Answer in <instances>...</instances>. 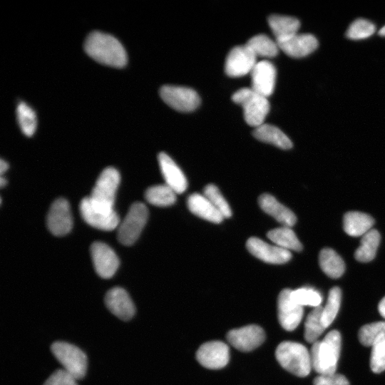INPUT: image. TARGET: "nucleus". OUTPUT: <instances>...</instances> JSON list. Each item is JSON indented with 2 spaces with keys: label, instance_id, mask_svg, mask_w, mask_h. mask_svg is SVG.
Masks as SVG:
<instances>
[{
  "label": "nucleus",
  "instance_id": "f257e3e1",
  "mask_svg": "<svg viewBox=\"0 0 385 385\" xmlns=\"http://www.w3.org/2000/svg\"><path fill=\"white\" fill-rule=\"evenodd\" d=\"M84 49L95 61L107 66L123 67L127 54L120 42L111 34L93 31L86 38Z\"/></svg>",
  "mask_w": 385,
  "mask_h": 385
},
{
  "label": "nucleus",
  "instance_id": "f03ea898",
  "mask_svg": "<svg viewBox=\"0 0 385 385\" xmlns=\"http://www.w3.org/2000/svg\"><path fill=\"white\" fill-rule=\"evenodd\" d=\"M341 350V335L337 330L329 332L311 349L312 368L319 374L335 373Z\"/></svg>",
  "mask_w": 385,
  "mask_h": 385
},
{
  "label": "nucleus",
  "instance_id": "7ed1b4c3",
  "mask_svg": "<svg viewBox=\"0 0 385 385\" xmlns=\"http://www.w3.org/2000/svg\"><path fill=\"white\" fill-rule=\"evenodd\" d=\"M275 356L284 369L299 377L307 376L312 368L310 353L298 342H282L275 350Z\"/></svg>",
  "mask_w": 385,
  "mask_h": 385
},
{
  "label": "nucleus",
  "instance_id": "20e7f679",
  "mask_svg": "<svg viewBox=\"0 0 385 385\" xmlns=\"http://www.w3.org/2000/svg\"><path fill=\"white\" fill-rule=\"evenodd\" d=\"M232 99L242 107L244 118L248 125L257 128L264 123L270 111L267 97L251 88H242L232 95Z\"/></svg>",
  "mask_w": 385,
  "mask_h": 385
},
{
  "label": "nucleus",
  "instance_id": "39448f33",
  "mask_svg": "<svg viewBox=\"0 0 385 385\" xmlns=\"http://www.w3.org/2000/svg\"><path fill=\"white\" fill-rule=\"evenodd\" d=\"M120 180V174L115 168L108 167L104 169L88 197L92 204L106 212L114 211L115 196Z\"/></svg>",
  "mask_w": 385,
  "mask_h": 385
},
{
  "label": "nucleus",
  "instance_id": "423d86ee",
  "mask_svg": "<svg viewBox=\"0 0 385 385\" xmlns=\"http://www.w3.org/2000/svg\"><path fill=\"white\" fill-rule=\"evenodd\" d=\"M51 350L56 359L63 365V369L75 379H82L87 370V357L78 347L64 342H56Z\"/></svg>",
  "mask_w": 385,
  "mask_h": 385
},
{
  "label": "nucleus",
  "instance_id": "0eeeda50",
  "mask_svg": "<svg viewBox=\"0 0 385 385\" xmlns=\"http://www.w3.org/2000/svg\"><path fill=\"white\" fill-rule=\"evenodd\" d=\"M148 217V210L145 204L133 203L123 220L119 223L118 240L124 245H133L139 237Z\"/></svg>",
  "mask_w": 385,
  "mask_h": 385
},
{
  "label": "nucleus",
  "instance_id": "6e6552de",
  "mask_svg": "<svg viewBox=\"0 0 385 385\" xmlns=\"http://www.w3.org/2000/svg\"><path fill=\"white\" fill-rule=\"evenodd\" d=\"M160 96L165 103L179 111H192L200 103L197 92L188 87L165 85L160 88Z\"/></svg>",
  "mask_w": 385,
  "mask_h": 385
},
{
  "label": "nucleus",
  "instance_id": "1a4fd4ad",
  "mask_svg": "<svg viewBox=\"0 0 385 385\" xmlns=\"http://www.w3.org/2000/svg\"><path fill=\"white\" fill-rule=\"evenodd\" d=\"M257 56L245 44L232 48L227 56L225 71L227 75L239 77L250 73L257 63Z\"/></svg>",
  "mask_w": 385,
  "mask_h": 385
},
{
  "label": "nucleus",
  "instance_id": "9d476101",
  "mask_svg": "<svg viewBox=\"0 0 385 385\" xmlns=\"http://www.w3.org/2000/svg\"><path fill=\"white\" fill-rule=\"evenodd\" d=\"M79 209L85 222L96 229L110 231L119 225V217L115 210L106 212L97 208L88 197L82 199Z\"/></svg>",
  "mask_w": 385,
  "mask_h": 385
},
{
  "label": "nucleus",
  "instance_id": "9b49d317",
  "mask_svg": "<svg viewBox=\"0 0 385 385\" xmlns=\"http://www.w3.org/2000/svg\"><path fill=\"white\" fill-rule=\"evenodd\" d=\"M292 289H284L277 299L278 319L280 325L287 331L295 329L303 317V307L292 298Z\"/></svg>",
  "mask_w": 385,
  "mask_h": 385
},
{
  "label": "nucleus",
  "instance_id": "f8f14e48",
  "mask_svg": "<svg viewBox=\"0 0 385 385\" xmlns=\"http://www.w3.org/2000/svg\"><path fill=\"white\" fill-rule=\"evenodd\" d=\"M265 333L258 325L251 324L230 330L227 334L230 344L241 351H250L260 346Z\"/></svg>",
  "mask_w": 385,
  "mask_h": 385
},
{
  "label": "nucleus",
  "instance_id": "ddd939ff",
  "mask_svg": "<svg viewBox=\"0 0 385 385\" xmlns=\"http://www.w3.org/2000/svg\"><path fill=\"white\" fill-rule=\"evenodd\" d=\"M198 362L205 368L218 369L225 366L230 359L228 346L220 341H212L202 344L196 352Z\"/></svg>",
  "mask_w": 385,
  "mask_h": 385
},
{
  "label": "nucleus",
  "instance_id": "4468645a",
  "mask_svg": "<svg viewBox=\"0 0 385 385\" xmlns=\"http://www.w3.org/2000/svg\"><path fill=\"white\" fill-rule=\"evenodd\" d=\"M91 255L96 273L108 279L114 275L119 266L115 252L106 244L95 242L91 246Z\"/></svg>",
  "mask_w": 385,
  "mask_h": 385
},
{
  "label": "nucleus",
  "instance_id": "2eb2a0df",
  "mask_svg": "<svg viewBox=\"0 0 385 385\" xmlns=\"http://www.w3.org/2000/svg\"><path fill=\"white\" fill-rule=\"evenodd\" d=\"M47 226L56 236L68 234L73 227V220L68 202L63 198L56 200L47 215Z\"/></svg>",
  "mask_w": 385,
  "mask_h": 385
},
{
  "label": "nucleus",
  "instance_id": "dca6fc26",
  "mask_svg": "<svg viewBox=\"0 0 385 385\" xmlns=\"http://www.w3.org/2000/svg\"><path fill=\"white\" fill-rule=\"evenodd\" d=\"M246 247L252 255L267 263L284 264L292 258L289 250L270 245L256 237H250L246 242Z\"/></svg>",
  "mask_w": 385,
  "mask_h": 385
},
{
  "label": "nucleus",
  "instance_id": "f3484780",
  "mask_svg": "<svg viewBox=\"0 0 385 385\" xmlns=\"http://www.w3.org/2000/svg\"><path fill=\"white\" fill-rule=\"evenodd\" d=\"M250 73L251 88L267 98L273 93L276 69L271 62L266 60L257 62Z\"/></svg>",
  "mask_w": 385,
  "mask_h": 385
},
{
  "label": "nucleus",
  "instance_id": "a211bd4d",
  "mask_svg": "<svg viewBox=\"0 0 385 385\" xmlns=\"http://www.w3.org/2000/svg\"><path fill=\"white\" fill-rule=\"evenodd\" d=\"M277 43L279 48L293 58L304 57L318 46L317 39L310 34H296Z\"/></svg>",
  "mask_w": 385,
  "mask_h": 385
},
{
  "label": "nucleus",
  "instance_id": "6ab92c4d",
  "mask_svg": "<svg viewBox=\"0 0 385 385\" xmlns=\"http://www.w3.org/2000/svg\"><path fill=\"white\" fill-rule=\"evenodd\" d=\"M105 304L114 315L122 320L130 319L135 312L134 304L129 294L120 287L112 288L106 293Z\"/></svg>",
  "mask_w": 385,
  "mask_h": 385
},
{
  "label": "nucleus",
  "instance_id": "aec40b11",
  "mask_svg": "<svg viewBox=\"0 0 385 385\" xmlns=\"http://www.w3.org/2000/svg\"><path fill=\"white\" fill-rule=\"evenodd\" d=\"M158 158L165 184L176 193L185 192L188 187V181L178 165L165 153H160Z\"/></svg>",
  "mask_w": 385,
  "mask_h": 385
},
{
  "label": "nucleus",
  "instance_id": "412c9836",
  "mask_svg": "<svg viewBox=\"0 0 385 385\" xmlns=\"http://www.w3.org/2000/svg\"><path fill=\"white\" fill-rule=\"evenodd\" d=\"M258 202L261 209L274 217L277 222L286 227H292L297 217L294 212L279 202L276 198L270 194L265 193L259 197Z\"/></svg>",
  "mask_w": 385,
  "mask_h": 385
},
{
  "label": "nucleus",
  "instance_id": "4be33fe9",
  "mask_svg": "<svg viewBox=\"0 0 385 385\" xmlns=\"http://www.w3.org/2000/svg\"><path fill=\"white\" fill-rule=\"evenodd\" d=\"M187 205L192 214L209 222L220 223L224 219L222 214L204 195L191 194L188 197Z\"/></svg>",
  "mask_w": 385,
  "mask_h": 385
},
{
  "label": "nucleus",
  "instance_id": "5701e85b",
  "mask_svg": "<svg viewBox=\"0 0 385 385\" xmlns=\"http://www.w3.org/2000/svg\"><path fill=\"white\" fill-rule=\"evenodd\" d=\"M374 223L371 216L361 212H348L344 216V230L352 237L363 236L371 230Z\"/></svg>",
  "mask_w": 385,
  "mask_h": 385
},
{
  "label": "nucleus",
  "instance_id": "b1692460",
  "mask_svg": "<svg viewBox=\"0 0 385 385\" xmlns=\"http://www.w3.org/2000/svg\"><path fill=\"white\" fill-rule=\"evenodd\" d=\"M268 23L276 38V41L289 38L296 34L300 26L299 21L293 16L272 14Z\"/></svg>",
  "mask_w": 385,
  "mask_h": 385
},
{
  "label": "nucleus",
  "instance_id": "393cba45",
  "mask_svg": "<svg viewBox=\"0 0 385 385\" xmlns=\"http://www.w3.org/2000/svg\"><path fill=\"white\" fill-rule=\"evenodd\" d=\"M252 134L257 140L282 149H289L292 147V143L287 135L273 125L263 123L255 128Z\"/></svg>",
  "mask_w": 385,
  "mask_h": 385
},
{
  "label": "nucleus",
  "instance_id": "a878e982",
  "mask_svg": "<svg viewBox=\"0 0 385 385\" xmlns=\"http://www.w3.org/2000/svg\"><path fill=\"white\" fill-rule=\"evenodd\" d=\"M319 263L322 271L331 278L340 277L345 270L343 260L331 248H324L320 251Z\"/></svg>",
  "mask_w": 385,
  "mask_h": 385
},
{
  "label": "nucleus",
  "instance_id": "bb28decb",
  "mask_svg": "<svg viewBox=\"0 0 385 385\" xmlns=\"http://www.w3.org/2000/svg\"><path fill=\"white\" fill-rule=\"evenodd\" d=\"M380 234L374 229L370 230L361 239V245L354 252L355 259L361 262L371 261L376 256L380 243Z\"/></svg>",
  "mask_w": 385,
  "mask_h": 385
},
{
  "label": "nucleus",
  "instance_id": "cd10ccee",
  "mask_svg": "<svg viewBox=\"0 0 385 385\" xmlns=\"http://www.w3.org/2000/svg\"><path fill=\"white\" fill-rule=\"evenodd\" d=\"M267 236L277 246L283 249L297 252L302 250V245L289 227L273 229L267 232Z\"/></svg>",
  "mask_w": 385,
  "mask_h": 385
},
{
  "label": "nucleus",
  "instance_id": "c85d7f7f",
  "mask_svg": "<svg viewBox=\"0 0 385 385\" xmlns=\"http://www.w3.org/2000/svg\"><path fill=\"white\" fill-rule=\"evenodd\" d=\"M176 192L166 184L148 188L145 192L146 200L151 205L167 207L176 201Z\"/></svg>",
  "mask_w": 385,
  "mask_h": 385
},
{
  "label": "nucleus",
  "instance_id": "c756f323",
  "mask_svg": "<svg viewBox=\"0 0 385 385\" xmlns=\"http://www.w3.org/2000/svg\"><path fill=\"white\" fill-rule=\"evenodd\" d=\"M323 307H315L307 317L304 323V338L309 343H314L326 329L323 325L322 317Z\"/></svg>",
  "mask_w": 385,
  "mask_h": 385
},
{
  "label": "nucleus",
  "instance_id": "7c9ffc66",
  "mask_svg": "<svg viewBox=\"0 0 385 385\" xmlns=\"http://www.w3.org/2000/svg\"><path fill=\"white\" fill-rule=\"evenodd\" d=\"M246 45L253 51L256 56L274 57L278 53L279 46L265 34H258L252 37Z\"/></svg>",
  "mask_w": 385,
  "mask_h": 385
},
{
  "label": "nucleus",
  "instance_id": "2f4dec72",
  "mask_svg": "<svg viewBox=\"0 0 385 385\" xmlns=\"http://www.w3.org/2000/svg\"><path fill=\"white\" fill-rule=\"evenodd\" d=\"M16 115L21 131L26 136H31L36 128V116L34 111L26 103L21 102L16 108Z\"/></svg>",
  "mask_w": 385,
  "mask_h": 385
},
{
  "label": "nucleus",
  "instance_id": "473e14b6",
  "mask_svg": "<svg viewBox=\"0 0 385 385\" xmlns=\"http://www.w3.org/2000/svg\"><path fill=\"white\" fill-rule=\"evenodd\" d=\"M342 292L338 287L329 290L327 302L322 311V323L325 328L328 327L335 319L341 304Z\"/></svg>",
  "mask_w": 385,
  "mask_h": 385
},
{
  "label": "nucleus",
  "instance_id": "72a5a7b5",
  "mask_svg": "<svg viewBox=\"0 0 385 385\" xmlns=\"http://www.w3.org/2000/svg\"><path fill=\"white\" fill-rule=\"evenodd\" d=\"M385 335V322L365 324L359 331V340L366 346H371L377 339Z\"/></svg>",
  "mask_w": 385,
  "mask_h": 385
},
{
  "label": "nucleus",
  "instance_id": "f704fd0d",
  "mask_svg": "<svg viewBox=\"0 0 385 385\" xmlns=\"http://www.w3.org/2000/svg\"><path fill=\"white\" fill-rule=\"evenodd\" d=\"M203 192L204 195L222 214L224 218L232 216L231 208L217 186L213 184H208L205 187Z\"/></svg>",
  "mask_w": 385,
  "mask_h": 385
},
{
  "label": "nucleus",
  "instance_id": "c9c22d12",
  "mask_svg": "<svg viewBox=\"0 0 385 385\" xmlns=\"http://www.w3.org/2000/svg\"><path fill=\"white\" fill-rule=\"evenodd\" d=\"M292 298L300 306L319 307L322 301L321 294L309 287H302L292 290Z\"/></svg>",
  "mask_w": 385,
  "mask_h": 385
},
{
  "label": "nucleus",
  "instance_id": "e433bc0d",
  "mask_svg": "<svg viewBox=\"0 0 385 385\" xmlns=\"http://www.w3.org/2000/svg\"><path fill=\"white\" fill-rule=\"evenodd\" d=\"M376 31V27L371 21L359 19L352 22L349 26L347 31L346 36L352 40H360L369 38Z\"/></svg>",
  "mask_w": 385,
  "mask_h": 385
},
{
  "label": "nucleus",
  "instance_id": "4c0bfd02",
  "mask_svg": "<svg viewBox=\"0 0 385 385\" xmlns=\"http://www.w3.org/2000/svg\"><path fill=\"white\" fill-rule=\"evenodd\" d=\"M371 347L370 367L373 372L379 374L385 370V335L377 339Z\"/></svg>",
  "mask_w": 385,
  "mask_h": 385
},
{
  "label": "nucleus",
  "instance_id": "58836bf2",
  "mask_svg": "<svg viewBox=\"0 0 385 385\" xmlns=\"http://www.w3.org/2000/svg\"><path fill=\"white\" fill-rule=\"evenodd\" d=\"M76 380L70 373L63 369L54 371L43 385H78Z\"/></svg>",
  "mask_w": 385,
  "mask_h": 385
},
{
  "label": "nucleus",
  "instance_id": "ea45409f",
  "mask_svg": "<svg viewBox=\"0 0 385 385\" xmlns=\"http://www.w3.org/2000/svg\"><path fill=\"white\" fill-rule=\"evenodd\" d=\"M314 385H349L347 379L340 374H319L313 381Z\"/></svg>",
  "mask_w": 385,
  "mask_h": 385
},
{
  "label": "nucleus",
  "instance_id": "a19ab883",
  "mask_svg": "<svg viewBox=\"0 0 385 385\" xmlns=\"http://www.w3.org/2000/svg\"><path fill=\"white\" fill-rule=\"evenodd\" d=\"M378 309L381 316L385 319V297L380 301Z\"/></svg>",
  "mask_w": 385,
  "mask_h": 385
},
{
  "label": "nucleus",
  "instance_id": "79ce46f5",
  "mask_svg": "<svg viewBox=\"0 0 385 385\" xmlns=\"http://www.w3.org/2000/svg\"><path fill=\"white\" fill-rule=\"evenodd\" d=\"M9 168L8 163L4 161L3 159H1L0 160V174L2 176V175Z\"/></svg>",
  "mask_w": 385,
  "mask_h": 385
},
{
  "label": "nucleus",
  "instance_id": "37998d69",
  "mask_svg": "<svg viewBox=\"0 0 385 385\" xmlns=\"http://www.w3.org/2000/svg\"><path fill=\"white\" fill-rule=\"evenodd\" d=\"M6 184V180L3 177H0V186L1 188H4Z\"/></svg>",
  "mask_w": 385,
  "mask_h": 385
},
{
  "label": "nucleus",
  "instance_id": "c03bdc74",
  "mask_svg": "<svg viewBox=\"0 0 385 385\" xmlns=\"http://www.w3.org/2000/svg\"><path fill=\"white\" fill-rule=\"evenodd\" d=\"M379 34L381 36H385V26H384L379 31Z\"/></svg>",
  "mask_w": 385,
  "mask_h": 385
}]
</instances>
